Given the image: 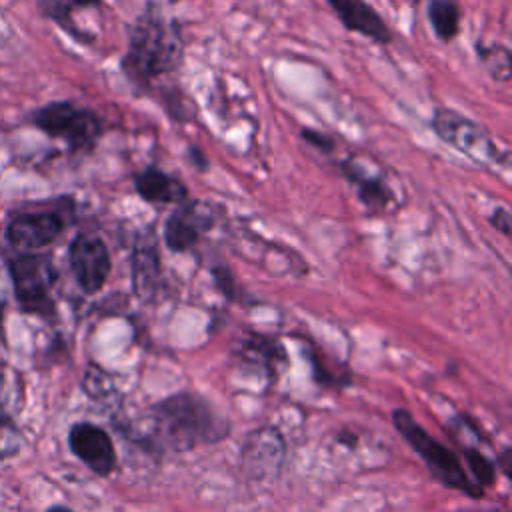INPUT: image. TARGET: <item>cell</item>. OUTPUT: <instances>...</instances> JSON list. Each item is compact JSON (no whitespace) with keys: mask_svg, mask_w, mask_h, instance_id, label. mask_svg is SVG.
<instances>
[{"mask_svg":"<svg viewBox=\"0 0 512 512\" xmlns=\"http://www.w3.org/2000/svg\"><path fill=\"white\" fill-rule=\"evenodd\" d=\"M152 432L162 448L186 452L216 444L228 436L230 424L196 392H176L152 406Z\"/></svg>","mask_w":512,"mask_h":512,"instance_id":"obj_1","label":"cell"},{"mask_svg":"<svg viewBox=\"0 0 512 512\" xmlns=\"http://www.w3.org/2000/svg\"><path fill=\"white\" fill-rule=\"evenodd\" d=\"M182 60V40L176 24L146 10L128 34V50L120 62L126 78L148 88L154 80L174 72Z\"/></svg>","mask_w":512,"mask_h":512,"instance_id":"obj_2","label":"cell"},{"mask_svg":"<svg viewBox=\"0 0 512 512\" xmlns=\"http://www.w3.org/2000/svg\"><path fill=\"white\" fill-rule=\"evenodd\" d=\"M392 424H394L396 432L408 442V446L420 454V458L428 466L430 474L440 484H444L446 488L460 490L472 498H480L484 494V490L472 482V478L468 476V470L462 466L460 458L450 448H446L442 442H438L434 436H430L414 420V416L408 410L396 408L392 412Z\"/></svg>","mask_w":512,"mask_h":512,"instance_id":"obj_3","label":"cell"},{"mask_svg":"<svg viewBox=\"0 0 512 512\" xmlns=\"http://www.w3.org/2000/svg\"><path fill=\"white\" fill-rule=\"evenodd\" d=\"M34 124L48 136L64 140L72 150L94 146L102 134L100 118L70 102H52L34 114Z\"/></svg>","mask_w":512,"mask_h":512,"instance_id":"obj_4","label":"cell"},{"mask_svg":"<svg viewBox=\"0 0 512 512\" xmlns=\"http://www.w3.org/2000/svg\"><path fill=\"white\" fill-rule=\"evenodd\" d=\"M16 300L28 314L52 312V286L56 272L46 256L22 254L10 262Z\"/></svg>","mask_w":512,"mask_h":512,"instance_id":"obj_5","label":"cell"},{"mask_svg":"<svg viewBox=\"0 0 512 512\" xmlns=\"http://www.w3.org/2000/svg\"><path fill=\"white\" fill-rule=\"evenodd\" d=\"M430 126L442 142L456 148L458 152L478 162L498 160V148L488 136V132L474 120L458 114L456 110L438 108L432 114Z\"/></svg>","mask_w":512,"mask_h":512,"instance_id":"obj_6","label":"cell"},{"mask_svg":"<svg viewBox=\"0 0 512 512\" xmlns=\"http://www.w3.org/2000/svg\"><path fill=\"white\" fill-rule=\"evenodd\" d=\"M68 258H70V270L78 286L86 294H96L98 290L104 288L112 270V260L100 236L78 234L70 244Z\"/></svg>","mask_w":512,"mask_h":512,"instance_id":"obj_7","label":"cell"},{"mask_svg":"<svg viewBox=\"0 0 512 512\" xmlns=\"http://www.w3.org/2000/svg\"><path fill=\"white\" fill-rule=\"evenodd\" d=\"M286 442L274 426L252 430L240 448V470L252 480H270L278 474Z\"/></svg>","mask_w":512,"mask_h":512,"instance_id":"obj_8","label":"cell"},{"mask_svg":"<svg viewBox=\"0 0 512 512\" xmlns=\"http://www.w3.org/2000/svg\"><path fill=\"white\" fill-rule=\"evenodd\" d=\"M68 446L74 456L98 476L116 468V450L108 432L92 422H76L68 432Z\"/></svg>","mask_w":512,"mask_h":512,"instance_id":"obj_9","label":"cell"},{"mask_svg":"<svg viewBox=\"0 0 512 512\" xmlns=\"http://www.w3.org/2000/svg\"><path fill=\"white\" fill-rule=\"evenodd\" d=\"M212 226L208 206L202 202H186L176 208L164 222V242L172 252H186L198 244L204 230Z\"/></svg>","mask_w":512,"mask_h":512,"instance_id":"obj_10","label":"cell"},{"mask_svg":"<svg viewBox=\"0 0 512 512\" xmlns=\"http://www.w3.org/2000/svg\"><path fill=\"white\" fill-rule=\"evenodd\" d=\"M64 230V220L56 212L22 214L8 224L6 236L12 246L24 252H32L52 244Z\"/></svg>","mask_w":512,"mask_h":512,"instance_id":"obj_11","label":"cell"},{"mask_svg":"<svg viewBox=\"0 0 512 512\" xmlns=\"http://www.w3.org/2000/svg\"><path fill=\"white\" fill-rule=\"evenodd\" d=\"M338 20L350 32H358L378 44L392 42V30L364 0H326Z\"/></svg>","mask_w":512,"mask_h":512,"instance_id":"obj_12","label":"cell"},{"mask_svg":"<svg viewBox=\"0 0 512 512\" xmlns=\"http://www.w3.org/2000/svg\"><path fill=\"white\" fill-rule=\"evenodd\" d=\"M138 196L152 204H182L188 198L184 182L156 166H148L134 176Z\"/></svg>","mask_w":512,"mask_h":512,"instance_id":"obj_13","label":"cell"},{"mask_svg":"<svg viewBox=\"0 0 512 512\" xmlns=\"http://www.w3.org/2000/svg\"><path fill=\"white\" fill-rule=\"evenodd\" d=\"M160 280V256L154 240H142L132 252V288L140 300L156 294Z\"/></svg>","mask_w":512,"mask_h":512,"instance_id":"obj_14","label":"cell"},{"mask_svg":"<svg viewBox=\"0 0 512 512\" xmlns=\"http://www.w3.org/2000/svg\"><path fill=\"white\" fill-rule=\"evenodd\" d=\"M344 174L348 176V180L356 186L358 190V198L362 200V204L370 210H382L388 200H390V190L386 188V184L376 178V176H370L362 166H358L356 162L348 160L344 166H342Z\"/></svg>","mask_w":512,"mask_h":512,"instance_id":"obj_15","label":"cell"},{"mask_svg":"<svg viewBox=\"0 0 512 512\" xmlns=\"http://www.w3.org/2000/svg\"><path fill=\"white\" fill-rule=\"evenodd\" d=\"M242 350V356L250 362H260V366L272 376V374H278L280 368L284 366V350L278 342H272L268 338H262V336H252L250 340L242 342L240 346Z\"/></svg>","mask_w":512,"mask_h":512,"instance_id":"obj_16","label":"cell"},{"mask_svg":"<svg viewBox=\"0 0 512 512\" xmlns=\"http://www.w3.org/2000/svg\"><path fill=\"white\" fill-rule=\"evenodd\" d=\"M428 20L434 28V34L448 42L458 36L460 8L454 0H428Z\"/></svg>","mask_w":512,"mask_h":512,"instance_id":"obj_17","label":"cell"},{"mask_svg":"<svg viewBox=\"0 0 512 512\" xmlns=\"http://www.w3.org/2000/svg\"><path fill=\"white\" fill-rule=\"evenodd\" d=\"M22 400V386L18 374L0 356V420H12Z\"/></svg>","mask_w":512,"mask_h":512,"instance_id":"obj_18","label":"cell"},{"mask_svg":"<svg viewBox=\"0 0 512 512\" xmlns=\"http://www.w3.org/2000/svg\"><path fill=\"white\" fill-rule=\"evenodd\" d=\"M464 456H466V470L472 474V482L480 488H486L494 482L496 476V466L492 460H488L480 450L466 446L464 448Z\"/></svg>","mask_w":512,"mask_h":512,"instance_id":"obj_19","label":"cell"},{"mask_svg":"<svg viewBox=\"0 0 512 512\" xmlns=\"http://www.w3.org/2000/svg\"><path fill=\"white\" fill-rule=\"evenodd\" d=\"M478 56L484 62V66L490 70V74L496 80H508L510 78V52L504 46H490L484 48L478 44Z\"/></svg>","mask_w":512,"mask_h":512,"instance_id":"obj_20","label":"cell"},{"mask_svg":"<svg viewBox=\"0 0 512 512\" xmlns=\"http://www.w3.org/2000/svg\"><path fill=\"white\" fill-rule=\"evenodd\" d=\"M100 0H40L44 12L54 18L60 26H64L70 34H76V30L70 24V14L74 8L80 6H96ZM78 36V34H76Z\"/></svg>","mask_w":512,"mask_h":512,"instance_id":"obj_21","label":"cell"},{"mask_svg":"<svg viewBox=\"0 0 512 512\" xmlns=\"http://www.w3.org/2000/svg\"><path fill=\"white\" fill-rule=\"evenodd\" d=\"M18 446H20V438L12 420H0V458L14 454Z\"/></svg>","mask_w":512,"mask_h":512,"instance_id":"obj_22","label":"cell"},{"mask_svg":"<svg viewBox=\"0 0 512 512\" xmlns=\"http://www.w3.org/2000/svg\"><path fill=\"white\" fill-rule=\"evenodd\" d=\"M300 136H302L308 144H312L314 148H318V150H322V152H332V150H334V142H332L328 136H324L322 132H318V130L302 128V130H300Z\"/></svg>","mask_w":512,"mask_h":512,"instance_id":"obj_23","label":"cell"},{"mask_svg":"<svg viewBox=\"0 0 512 512\" xmlns=\"http://www.w3.org/2000/svg\"><path fill=\"white\" fill-rule=\"evenodd\" d=\"M490 224L502 232L504 236H510V212L506 208H496L492 214H490Z\"/></svg>","mask_w":512,"mask_h":512,"instance_id":"obj_24","label":"cell"},{"mask_svg":"<svg viewBox=\"0 0 512 512\" xmlns=\"http://www.w3.org/2000/svg\"><path fill=\"white\" fill-rule=\"evenodd\" d=\"M188 158H190V164L194 166V168H198L200 172H204L206 168H208V158H206V154L202 152V148H198V146H194V144H190L188 146Z\"/></svg>","mask_w":512,"mask_h":512,"instance_id":"obj_25","label":"cell"},{"mask_svg":"<svg viewBox=\"0 0 512 512\" xmlns=\"http://www.w3.org/2000/svg\"><path fill=\"white\" fill-rule=\"evenodd\" d=\"M510 458H512V456H510V450H508V448H506V450H504V452H502V456H500V464H502V472H504V474H506V476H508V474H510Z\"/></svg>","mask_w":512,"mask_h":512,"instance_id":"obj_26","label":"cell"},{"mask_svg":"<svg viewBox=\"0 0 512 512\" xmlns=\"http://www.w3.org/2000/svg\"><path fill=\"white\" fill-rule=\"evenodd\" d=\"M46 512H72V510L66 508V506H62V504H56V506H50Z\"/></svg>","mask_w":512,"mask_h":512,"instance_id":"obj_27","label":"cell"},{"mask_svg":"<svg viewBox=\"0 0 512 512\" xmlns=\"http://www.w3.org/2000/svg\"><path fill=\"white\" fill-rule=\"evenodd\" d=\"M0 320H2V300H0Z\"/></svg>","mask_w":512,"mask_h":512,"instance_id":"obj_28","label":"cell"}]
</instances>
